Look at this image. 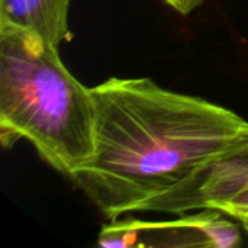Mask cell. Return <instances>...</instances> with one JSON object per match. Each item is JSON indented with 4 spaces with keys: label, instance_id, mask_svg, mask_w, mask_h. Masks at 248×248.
<instances>
[{
    "label": "cell",
    "instance_id": "obj_1",
    "mask_svg": "<svg viewBox=\"0 0 248 248\" xmlns=\"http://www.w3.org/2000/svg\"><path fill=\"white\" fill-rule=\"evenodd\" d=\"M94 151L71 177L115 219L138 214L214 158L248 142V121L148 77H110L90 87Z\"/></svg>",
    "mask_w": 248,
    "mask_h": 248
},
{
    "label": "cell",
    "instance_id": "obj_2",
    "mask_svg": "<svg viewBox=\"0 0 248 248\" xmlns=\"http://www.w3.org/2000/svg\"><path fill=\"white\" fill-rule=\"evenodd\" d=\"M28 140L70 179L94 151V103L64 65L60 48L15 28H0V141Z\"/></svg>",
    "mask_w": 248,
    "mask_h": 248
},
{
    "label": "cell",
    "instance_id": "obj_3",
    "mask_svg": "<svg viewBox=\"0 0 248 248\" xmlns=\"http://www.w3.org/2000/svg\"><path fill=\"white\" fill-rule=\"evenodd\" d=\"M228 218L219 209H202L166 222L115 218L102 227L97 244L106 248L235 247L241 243V234Z\"/></svg>",
    "mask_w": 248,
    "mask_h": 248
},
{
    "label": "cell",
    "instance_id": "obj_4",
    "mask_svg": "<svg viewBox=\"0 0 248 248\" xmlns=\"http://www.w3.org/2000/svg\"><path fill=\"white\" fill-rule=\"evenodd\" d=\"M248 190V142L230 150L195 170L171 190L141 208V214L185 215L202 209H218Z\"/></svg>",
    "mask_w": 248,
    "mask_h": 248
},
{
    "label": "cell",
    "instance_id": "obj_5",
    "mask_svg": "<svg viewBox=\"0 0 248 248\" xmlns=\"http://www.w3.org/2000/svg\"><path fill=\"white\" fill-rule=\"evenodd\" d=\"M70 6L71 0H0V28L25 31L60 48L73 38Z\"/></svg>",
    "mask_w": 248,
    "mask_h": 248
},
{
    "label": "cell",
    "instance_id": "obj_6",
    "mask_svg": "<svg viewBox=\"0 0 248 248\" xmlns=\"http://www.w3.org/2000/svg\"><path fill=\"white\" fill-rule=\"evenodd\" d=\"M218 209L222 211L225 215H228L232 219H235L241 215H248V190L244 193H240L238 196L232 198L231 201L222 203Z\"/></svg>",
    "mask_w": 248,
    "mask_h": 248
},
{
    "label": "cell",
    "instance_id": "obj_7",
    "mask_svg": "<svg viewBox=\"0 0 248 248\" xmlns=\"http://www.w3.org/2000/svg\"><path fill=\"white\" fill-rule=\"evenodd\" d=\"M167 6H170L173 10H176L182 16L190 15L193 10L201 7L206 0H164Z\"/></svg>",
    "mask_w": 248,
    "mask_h": 248
},
{
    "label": "cell",
    "instance_id": "obj_8",
    "mask_svg": "<svg viewBox=\"0 0 248 248\" xmlns=\"http://www.w3.org/2000/svg\"><path fill=\"white\" fill-rule=\"evenodd\" d=\"M235 221L246 230V232L248 234V215H241V217L235 218Z\"/></svg>",
    "mask_w": 248,
    "mask_h": 248
}]
</instances>
